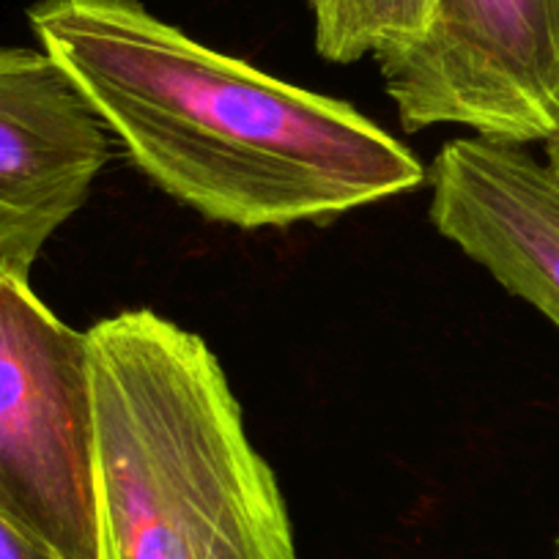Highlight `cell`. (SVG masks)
<instances>
[{
    "label": "cell",
    "mask_w": 559,
    "mask_h": 559,
    "mask_svg": "<svg viewBox=\"0 0 559 559\" xmlns=\"http://www.w3.org/2000/svg\"><path fill=\"white\" fill-rule=\"evenodd\" d=\"M0 559H58L50 548L36 543L7 519H0Z\"/></svg>",
    "instance_id": "cell-8"
},
{
    "label": "cell",
    "mask_w": 559,
    "mask_h": 559,
    "mask_svg": "<svg viewBox=\"0 0 559 559\" xmlns=\"http://www.w3.org/2000/svg\"><path fill=\"white\" fill-rule=\"evenodd\" d=\"M99 559H297L217 354L154 310L88 330Z\"/></svg>",
    "instance_id": "cell-2"
},
{
    "label": "cell",
    "mask_w": 559,
    "mask_h": 559,
    "mask_svg": "<svg viewBox=\"0 0 559 559\" xmlns=\"http://www.w3.org/2000/svg\"><path fill=\"white\" fill-rule=\"evenodd\" d=\"M557 559H559V540H557Z\"/></svg>",
    "instance_id": "cell-10"
},
{
    "label": "cell",
    "mask_w": 559,
    "mask_h": 559,
    "mask_svg": "<svg viewBox=\"0 0 559 559\" xmlns=\"http://www.w3.org/2000/svg\"><path fill=\"white\" fill-rule=\"evenodd\" d=\"M428 181L439 234L559 330V170L466 134L444 143Z\"/></svg>",
    "instance_id": "cell-6"
},
{
    "label": "cell",
    "mask_w": 559,
    "mask_h": 559,
    "mask_svg": "<svg viewBox=\"0 0 559 559\" xmlns=\"http://www.w3.org/2000/svg\"><path fill=\"white\" fill-rule=\"evenodd\" d=\"M376 63L408 132L455 123L513 146L559 138V0H428L423 34Z\"/></svg>",
    "instance_id": "cell-4"
},
{
    "label": "cell",
    "mask_w": 559,
    "mask_h": 559,
    "mask_svg": "<svg viewBox=\"0 0 559 559\" xmlns=\"http://www.w3.org/2000/svg\"><path fill=\"white\" fill-rule=\"evenodd\" d=\"M316 23V50L330 63L408 45L426 28L428 0H308Z\"/></svg>",
    "instance_id": "cell-7"
},
{
    "label": "cell",
    "mask_w": 559,
    "mask_h": 559,
    "mask_svg": "<svg viewBox=\"0 0 559 559\" xmlns=\"http://www.w3.org/2000/svg\"><path fill=\"white\" fill-rule=\"evenodd\" d=\"M110 163L105 123L34 47H0V263L31 272Z\"/></svg>",
    "instance_id": "cell-5"
},
{
    "label": "cell",
    "mask_w": 559,
    "mask_h": 559,
    "mask_svg": "<svg viewBox=\"0 0 559 559\" xmlns=\"http://www.w3.org/2000/svg\"><path fill=\"white\" fill-rule=\"evenodd\" d=\"M546 154H548V165H551L554 170H559V138L551 140V143H546Z\"/></svg>",
    "instance_id": "cell-9"
},
{
    "label": "cell",
    "mask_w": 559,
    "mask_h": 559,
    "mask_svg": "<svg viewBox=\"0 0 559 559\" xmlns=\"http://www.w3.org/2000/svg\"><path fill=\"white\" fill-rule=\"evenodd\" d=\"M28 23L134 168L203 219L326 225L426 181L348 102L212 50L140 0H39Z\"/></svg>",
    "instance_id": "cell-1"
},
{
    "label": "cell",
    "mask_w": 559,
    "mask_h": 559,
    "mask_svg": "<svg viewBox=\"0 0 559 559\" xmlns=\"http://www.w3.org/2000/svg\"><path fill=\"white\" fill-rule=\"evenodd\" d=\"M0 263V519L58 559H99L88 332Z\"/></svg>",
    "instance_id": "cell-3"
}]
</instances>
